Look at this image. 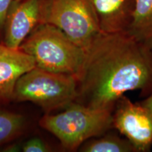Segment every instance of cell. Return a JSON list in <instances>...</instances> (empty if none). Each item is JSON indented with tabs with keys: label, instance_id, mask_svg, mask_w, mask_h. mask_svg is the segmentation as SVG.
I'll return each instance as SVG.
<instances>
[{
	"label": "cell",
	"instance_id": "6da1fadb",
	"mask_svg": "<svg viewBox=\"0 0 152 152\" xmlns=\"http://www.w3.org/2000/svg\"><path fill=\"white\" fill-rule=\"evenodd\" d=\"M85 51L75 102L113 111L125 93L139 91L142 98L152 94V51L127 31L102 32Z\"/></svg>",
	"mask_w": 152,
	"mask_h": 152
},
{
	"label": "cell",
	"instance_id": "7a4b0ae2",
	"mask_svg": "<svg viewBox=\"0 0 152 152\" xmlns=\"http://www.w3.org/2000/svg\"><path fill=\"white\" fill-rule=\"evenodd\" d=\"M20 49L35 60L37 67L77 77L84 65L85 51L61 30L39 23L20 45Z\"/></svg>",
	"mask_w": 152,
	"mask_h": 152
},
{
	"label": "cell",
	"instance_id": "3957f363",
	"mask_svg": "<svg viewBox=\"0 0 152 152\" xmlns=\"http://www.w3.org/2000/svg\"><path fill=\"white\" fill-rule=\"evenodd\" d=\"M112 113L73 102L60 113L44 115L39 125L54 134L64 149L76 151L87 140L113 128Z\"/></svg>",
	"mask_w": 152,
	"mask_h": 152
},
{
	"label": "cell",
	"instance_id": "277c9868",
	"mask_svg": "<svg viewBox=\"0 0 152 152\" xmlns=\"http://www.w3.org/2000/svg\"><path fill=\"white\" fill-rule=\"evenodd\" d=\"M77 96L74 76L54 73L35 66L17 81L13 98L31 102L47 112L64 109Z\"/></svg>",
	"mask_w": 152,
	"mask_h": 152
},
{
	"label": "cell",
	"instance_id": "5b68a950",
	"mask_svg": "<svg viewBox=\"0 0 152 152\" xmlns=\"http://www.w3.org/2000/svg\"><path fill=\"white\" fill-rule=\"evenodd\" d=\"M39 23L58 28L84 49L102 33L90 0H45Z\"/></svg>",
	"mask_w": 152,
	"mask_h": 152
},
{
	"label": "cell",
	"instance_id": "8992f818",
	"mask_svg": "<svg viewBox=\"0 0 152 152\" xmlns=\"http://www.w3.org/2000/svg\"><path fill=\"white\" fill-rule=\"evenodd\" d=\"M113 128L130 141L137 152L152 148V113L140 102L134 103L125 95L115 103L112 113Z\"/></svg>",
	"mask_w": 152,
	"mask_h": 152
},
{
	"label": "cell",
	"instance_id": "52a82bcc",
	"mask_svg": "<svg viewBox=\"0 0 152 152\" xmlns=\"http://www.w3.org/2000/svg\"><path fill=\"white\" fill-rule=\"evenodd\" d=\"M40 0H23L12 6L6 19L5 46L17 49L39 20Z\"/></svg>",
	"mask_w": 152,
	"mask_h": 152
},
{
	"label": "cell",
	"instance_id": "ba28073f",
	"mask_svg": "<svg viewBox=\"0 0 152 152\" xmlns=\"http://www.w3.org/2000/svg\"><path fill=\"white\" fill-rule=\"evenodd\" d=\"M35 66V60L29 54L20 49L6 47L0 53V99L13 98L18 80Z\"/></svg>",
	"mask_w": 152,
	"mask_h": 152
},
{
	"label": "cell",
	"instance_id": "9c48e42d",
	"mask_svg": "<svg viewBox=\"0 0 152 152\" xmlns=\"http://www.w3.org/2000/svg\"><path fill=\"white\" fill-rule=\"evenodd\" d=\"M102 33L126 31L136 0H90Z\"/></svg>",
	"mask_w": 152,
	"mask_h": 152
},
{
	"label": "cell",
	"instance_id": "30bf717a",
	"mask_svg": "<svg viewBox=\"0 0 152 152\" xmlns=\"http://www.w3.org/2000/svg\"><path fill=\"white\" fill-rule=\"evenodd\" d=\"M126 31L152 51V0H136Z\"/></svg>",
	"mask_w": 152,
	"mask_h": 152
},
{
	"label": "cell",
	"instance_id": "8fae6325",
	"mask_svg": "<svg viewBox=\"0 0 152 152\" xmlns=\"http://www.w3.org/2000/svg\"><path fill=\"white\" fill-rule=\"evenodd\" d=\"M110 130L102 135L85 142L80 151L84 152H137L132 143Z\"/></svg>",
	"mask_w": 152,
	"mask_h": 152
},
{
	"label": "cell",
	"instance_id": "7c38bea8",
	"mask_svg": "<svg viewBox=\"0 0 152 152\" xmlns=\"http://www.w3.org/2000/svg\"><path fill=\"white\" fill-rule=\"evenodd\" d=\"M22 115L0 111V144L16 137L24 125Z\"/></svg>",
	"mask_w": 152,
	"mask_h": 152
},
{
	"label": "cell",
	"instance_id": "4fadbf2b",
	"mask_svg": "<svg viewBox=\"0 0 152 152\" xmlns=\"http://www.w3.org/2000/svg\"><path fill=\"white\" fill-rule=\"evenodd\" d=\"M24 152H46L49 150L47 145L39 138H33L23 147Z\"/></svg>",
	"mask_w": 152,
	"mask_h": 152
},
{
	"label": "cell",
	"instance_id": "5bb4252c",
	"mask_svg": "<svg viewBox=\"0 0 152 152\" xmlns=\"http://www.w3.org/2000/svg\"><path fill=\"white\" fill-rule=\"evenodd\" d=\"M20 0H0V28L5 24L6 19L12 6Z\"/></svg>",
	"mask_w": 152,
	"mask_h": 152
},
{
	"label": "cell",
	"instance_id": "9a60e30c",
	"mask_svg": "<svg viewBox=\"0 0 152 152\" xmlns=\"http://www.w3.org/2000/svg\"><path fill=\"white\" fill-rule=\"evenodd\" d=\"M140 103L152 113V94H150L147 97L144 98L143 100L140 102Z\"/></svg>",
	"mask_w": 152,
	"mask_h": 152
},
{
	"label": "cell",
	"instance_id": "2e32d148",
	"mask_svg": "<svg viewBox=\"0 0 152 152\" xmlns=\"http://www.w3.org/2000/svg\"><path fill=\"white\" fill-rule=\"evenodd\" d=\"M6 46H2V45H0V53L2 52V51L5 49Z\"/></svg>",
	"mask_w": 152,
	"mask_h": 152
}]
</instances>
